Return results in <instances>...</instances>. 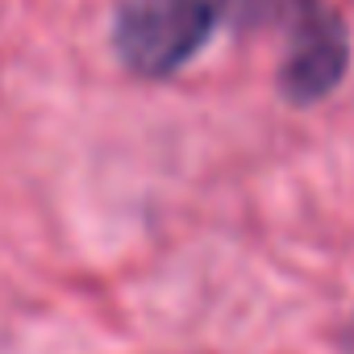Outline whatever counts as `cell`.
<instances>
[{"instance_id":"obj_2","label":"cell","mask_w":354,"mask_h":354,"mask_svg":"<svg viewBox=\"0 0 354 354\" xmlns=\"http://www.w3.org/2000/svg\"><path fill=\"white\" fill-rule=\"evenodd\" d=\"M283 26H288V59L279 84L288 100L313 104L321 100L346 71V30L337 13H329L321 0H283Z\"/></svg>"},{"instance_id":"obj_1","label":"cell","mask_w":354,"mask_h":354,"mask_svg":"<svg viewBox=\"0 0 354 354\" xmlns=\"http://www.w3.org/2000/svg\"><path fill=\"white\" fill-rule=\"evenodd\" d=\"M213 26V0H129L117 17V50L142 75H171L209 42Z\"/></svg>"}]
</instances>
